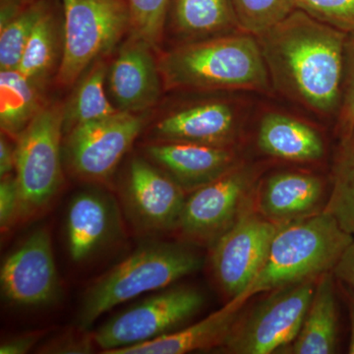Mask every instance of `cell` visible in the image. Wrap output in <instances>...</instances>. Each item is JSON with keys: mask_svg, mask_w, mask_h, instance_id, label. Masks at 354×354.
Wrapping results in <instances>:
<instances>
[{"mask_svg": "<svg viewBox=\"0 0 354 354\" xmlns=\"http://www.w3.org/2000/svg\"><path fill=\"white\" fill-rule=\"evenodd\" d=\"M256 38L281 93L317 113L339 106L348 34L295 9Z\"/></svg>", "mask_w": 354, "mask_h": 354, "instance_id": "obj_1", "label": "cell"}, {"mask_svg": "<svg viewBox=\"0 0 354 354\" xmlns=\"http://www.w3.org/2000/svg\"><path fill=\"white\" fill-rule=\"evenodd\" d=\"M167 88L266 90L270 75L254 35H221L177 46L158 62Z\"/></svg>", "mask_w": 354, "mask_h": 354, "instance_id": "obj_2", "label": "cell"}, {"mask_svg": "<svg viewBox=\"0 0 354 354\" xmlns=\"http://www.w3.org/2000/svg\"><path fill=\"white\" fill-rule=\"evenodd\" d=\"M353 237L325 209L285 223L274 235L261 271L232 301L244 305L258 293L314 281L334 271Z\"/></svg>", "mask_w": 354, "mask_h": 354, "instance_id": "obj_3", "label": "cell"}, {"mask_svg": "<svg viewBox=\"0 0 354 354\" xmlns=\"http://www.w3.org/2000/svg\"><path fill=\"white\" fill-rule=\"evenodd\" d=\"M202 263L199 254L184 244L153 242L139 247L86 291L77 318L79 328L88 330L114 307L164 290L196 272Z\"/></svg>", "mask_w": 354, "mask_h": 354, "instance_id": "obj_4", "label": "cell"}, {"mask_svg": "<svg viewBox=\"0 0 354 354\" xmlns=\"http://www.w3.org/2000/svg\"><path fill=\"white\" fill-rule=\"evenodd\" d=\"M64 118V106H44L17 137L15 171L20 192L19 221L43 213L62 189Z\"/></svg>", "mask_w": 354, "mask_h": 354, "instance_id": "obj_5", "label": "cell"}, {"mask_svg": "<svg viewBox=\"0 0 354 354\" xmlns=\"http://www.w3.org/2000/svg\"><path fill=\"white\" fill-rule=\"evenodd\" d=\"M62 6V55L57 82L73 85L88 65L108 55L127 30V0H59Z\"/></svg>", "mask_w": 354, "mask_h": 354, "instance_id": "obj_6", "label": "cell"}, {"mask_svg": "<svg viewBox=\"0 0 354 354\" xmlns=\"http://www.w3.org/2000/svg\"><path fill=\"white\" fill-rule=\"evenodd\" d=\"M314 281L272 290L242 320L223 346L237 354H269L297 339L315 292Z\"/></svg>", "mask_w": 354, "mask_h": 354, "instance_id": "obj_7", "label": "cell"}, {"mask_svg": "<svg viewBox=\"0 0 354 354\" xmlns=\"http://www.w3.org/2000/svg\"><path fill=\"white\" fill-rule=\"evenodd\" d=\"M204 297L192 288H169L145 298L95 330V344L106 351L136 346L178 330L198 313Z\"/></svg>", "mask_w": 354, "mask_h": 354, "instance_id": "obj_8", "label": "cell"}, {"mask_svg": "<svg viewBox=\"0 0 354 354\" xmlns=\"http://www.w3.org/2000/svg\"><path fill=\"white\" fill-rule=\"evenodd\" d=\"M137 113H118L78 125L67 133L64 157L71 171L83 180L109 178L143 129Z\"/></svg>", "mask_w": 354, "mask_h": 354, "instance_id": "obj_9", "label": "cell"}, {"mask_svg": "<svg viewBox=\"0 0 354 354\" xmlns=\"http://www.w3.org/2000/svg\"><path fill=\"white\" fill-rule=\"evenodd\" d=\"M279 225L254 213L241 214L212 250V268L218 285L239 297L262 269Z\"/></svg>", "mask_w": 354, "mask_h": 354, "instance_id": "obj_10", "label": "cell"}, {"mask_svg": "<svg viewBox=\"0 0 354 354\" xmlns=\"http://www.w3.org/2000/svg\"><path fill=\"white\" fill-rule=\"evenodd\" d=\"M249 167H235L186 198L178 227L194 243L212 244L234 225L252 187Z\"/></svg>", "mask_w": 354, "mask_h": 354, "instance_id": "obj_11", "label": "cell"}, {"mask_svg": "<svg viewBox=\"0 0 354 354\" xmlns=\"http://www.w3.org/2000/svg\"><path fill=\"white\" fill-rule=\"evenodd\" d=\"M0 283L4 298L16 306H46L59 300L62 288L46 228L34 230L7 255Z\"/></svg>", "mask_w": 354, "mask_h": 354, "instance_id": "obj_12", "label": "cell"}, {"mask_svg": "<svg viewBox=\"0 0 354 354\" xmlns=\"http://www.w3.org/2000/svg\"><path fill=\"white\" fill-rule=\"evenodd\" d=\"M185 191L169 174L141 158L128 169L123 203L140 232L155 234L178 227Z\"/></svg>", "mask_w": 354, "mask_h": 354, "instance_id": "obj_13", "label": "cell"}, {"mask_svg": "<svg viewBox=\"0 0 354 354\" xmlns=\"http://www.w3.org/2000/svg\"><path fill=\"white\" fill-rule=\"evenodd\" d=\"M153 50L148 44L132 38L111 65L109 88L118 111L137 113L158 102L162 77Z\"/></svg>", "mask_w": 354, "mask_h": 354, "instance_id": "obj_14", "label": "cell"}, {"mask_svg": "<svg viewBox=\"0 0 354 354\" xmlns=\"http://www.w3.org/2000/svg\"><path fill=\"white\" fill-rule=\"evenodd\" d=\"M148 157L185 192H193L236 167L225 147L187 142H156L146 147Z\"/></svg>", "mask_w": 354, "mask_h": 354, "instance_id": "obj_15", "label": "cell"}, {"mask_svg": "<svg viewBox=\"0 0 354 354\" xmlns=\"http://www.w3.org/2000/svg\"><path fill=\"white\" fill-rule=\"evenodd\" d=\"M118 216L115 203L100 191H82L72 198L65 223L72 261L90 259L106 245L116 232Z\"/></svg>", "mask_w": 354, "mask_h": 354, "instance_id": "obj_16", "label": "cell"}, {"mask_svg": "<svg viewBox=\"0 0 354 354\" xmlns=\"http://www.w3.org/2000/svg\"><path fill=\"white\" fill-rule=\"evenodd\" d=\"M234 130L232 109L225 102H209L169 114L158 121L153 133L158 142L225 147Z\"/></svg>", "mask_w": 354, "mask_h": 354, "instance_id": "obj_17", "label": "cell"}, {"mask_svg": "<svg viewBox=\"0 0 354 354\" xmlns=\"http://www.w3.org/2000/svg\"><path fill=\"white\" fill-rule=\"evenodd\" d=\"M242 306L230 300L223 308L189 327L104 354H183L223 346L241 316Z\"/></svg>", "mask_w": 354, "mask_h": 354, "instance_id": "obj_18", "label": "cell"}, {"mask_svg": "<svg viewBox=\"0 0 354 354\" xmlns=\"http://www.w3.org/2000/svg\"><path fill=\"white\" fill-rule=\"evenodd\" d=\"M324 194L319 177L300 172H281L268 179L260 195L265 218L276 223H290L316 214Z\"/></svg>", "mask_w": 354, "mask_h": 354, "instance_id": "obj_19", "label": "cell"}, {"mask_svg": "<svg viewBox=\"0 0 354 354\" xmlns=\"http://www.w3.org/2000/svg\"><path fill=\"white\" fill-rule=\"evenodd\" d=\"M339 318L335 304L334 272H326L316 286L308 311L297 339L285 348L293 354L337 353Z\"/></svg>", "mask_w": 354, "mask_h": 354, "instance_id": "obj_20", "label": "cell"}, {"mask_svg": "<svg viewBox=\"0 0 354 354\" xmlns=\"http://www.w3.org/2000/svg\"><path fill=\"white\" fill-rule=\"evenodd\" d=\"M258 146L267 155L293 162H311L324 155L320 135L306 123L271 113L261 121Z\"/></svg>", "mask_w": 354, "mask_h": 354, "instance_id": "obj_21", "label": "cell"}, {"mask_svg": "<svg viewBox=\"0 0 354 354\" xmlns=\"http://www.w3.org/2000/svg\"><path fill=\"white\" fill-rule=\"evenodd\" d=\"M169 10L177 32L190 38L241 30L230 0H171Z\"/></svg>", "mask_w": 354, "mask_h": 354, "instance_id": "obj_22", "label": "cell"}, {"mask_svg": "<svg viewBox=\"0 0 354 354\" xmlns=\"http://www.w3.org/2000/svg\"><path fill=\"white\" fill-rule=\"evenodd\" d=\"M41 84L18 69L0 72V125L1 131L18 137L41 111Z\"/></svg>", "mask_w": 354, "mask_h": 354, "instance_id": "obj_23", "label": "cell"}, {"mask_svg": "<svg viewBox=\"0 0 354 354\" xmlns=\"http://www.w3.org/2000/svg\"><path fill=\"white\" fill-rule=\"evenodd\" d=\"M106 79V64L97 60L79 83L71 101L64 106V135L78 125L102 120L118 113L111 100L106 95L104 88Z\"/></svg>", "mask_w": 354, "mask_h": 354, "instance_id": "obj_24", "label": "cell"}, {"mask_svg": "<svg viewBox=\"0 0 354 354\" xmlns=\"http://www.w3.org/2000/svg\"><path fill=\"white\" fill-rule=\"evenodd\" d=\"M58 6L59 0H51L50 6L32 30L17 68L21 73L39 84L48 75L57 60L59 31Z\"/></svg>", "mask_w": 354, "mask_h": 354, "instance_id": "obj_25", "label": "cell"}, {"mask_svg": "<svg viewBox=\"0 0 354 354\" xmlns=\"http://www.w3.org/2000/svg\"><path fill=\"white\" fill-rule=\"evenodd\" d=\"M325 209L354 236V129L342 138L333 169V187Z\"/></svg>", "mask_w": 354, "mask_h": 354, "instance_id": "obj_26", "label": "cell"}, {"mask_svg": "<svg viewBox=\"0 0 354 354\" xmlns=\"http://www.w3.org/2000/svg\"><path fill=\"white\" fill-rule=\"evenodd\" d=\"M51 0H32L6 22L0 23V68L17 69L32 30Z\"/></svg>", "mask_w": 354, "mask_h": 354, "instance_id": "obj_27", "label": "cell"}, {"mask_svg": "<svg viewBox=\"0 0 354 354\" xmlns=\"http://www.w3.org/2000/svg\"><path fill=\"white\" fill-rule=\"evenodd\" d=\"M242 32L258 36L297 9L295 0H230Z\"/></svg>", "mask_w": 354, "mask_h": 354, "instance_id": "obj_28", "label": "cell"}, {"mask_svg": "<svg viewBox=\"0 0 354 354\" xmlns=\"http://www.w3.org/2000/svg\"><path fill=\"white\" fill-rule=\"evenodd\" d=\"M132 38L157 48L162 41L171 0H127Z\"/></svg>", "mask_w": 354, "mask_h": 354, "instance_id": "obj_29", "label": "cell"}, {"mask_svg": "<svg viewBox=\"0 0 354 354\" xmlns=\"http://www.w3.org/2000/svg\"><path fill=\"white\" fill-rule=\"evenodd\" d=\"M295 7L335 29L353 34L354 0H295Z\"/></svg>", "mask_w": 354, "mask_h": 354, "instance_id": "obj_30", "label": "cell"}, {"mask_svg": "<svg viewBox=\"0 0 354 354\" xmlns=\"http://www.w3.org/2000/svg\"><path fill=\"white\" fill-rule=\"evenodd\" d=\"M339 108V128L344 138L354 129V32L348 35L344 46V76Z\"/></svg>", "mask_w": 354, "mask_h": 354, "instance_id": "obj_31", "label": "cell"}, {"mask_svg": "<svg viewBox=\"0 0 354 354\" xmlns=\"http://www.w3.org/2000/svg\"><path fill=\"white\" fill-rule=\"evenodd\" d=\"M20 192L16 176L2 177L0 183V227L6 232L19 221Z\"/></svg>", "mask_w": 354, "mask_h": 354, "instance_id": "obj_32", "label": "cell"}, {"mask_svg": "<svg viewBox=\"0 0 354 354\" xmlns=\"http://www.w3.org/2000/svg\"><path fill=\"white\" fill-rule=\"evenodd\" d=\"M94 335L66 334L46 342L39 348L41 353L86 354L92 353Z\"/></svg>", "mask_w": 354, "mask_h": 354, "instance_id": "obj_33", "label": "cell"}, {"mask_svg": "<svg viewBox=\"0 0 354 354\" xmlns=\"http://www.w3.org/2000/svg\"><path fill=\"white\" fill-rule=\"evenodd\" d=\"M41 335H43V333L35 332L11 337L10 339L2 342L1 346H0V353L24 354L29 353L34 346H36Z\"/></svg>", "mask_w": 354, "mask_h": 354, "instance_id": "obj_34", "label": "cell"}, {"mask_svg": "<svg viewBox=\"0 0 354 354\" xmlns=\"http://www.w3.org/2000/svg\"><path fill=\"white\" fill-rule=\"evenodd\" d=\"M333 272L335 278L354 290V237Z\"/></svg>", "mask_w": 354, "mask_h": 354, "instance_id": "obj_35", "label": "cell"}, {"mask_svg": "<svg viewBox=\"0 0 354 354\" xmlns=\"http://www.w3.org/2000/svg\"><path fill=\"white\" fill-rule=\"evenodd\" d=\"M6 133L0 138V176H10L15 169V148L11 146Z\"/></svg>", "mask_w": 354, "mask_h": 354, "instance_id": "obj_36", "label": "cell"}, {"mask_svg": "<svg viewBox=\"0 0 354 354\" xmlns=\"http://www.w3.org/2000/svg\"><path fill=\"white\" fill-rule=\"evenodd\" d=\"M344 295H346V304L351 322V339H349L348 353L354 354V290L344 285Z\"/></svg>", "mask_w": 354, "mask_h": 354, "instance_id": "obj_37", "label": "cell"}]
</instances>
